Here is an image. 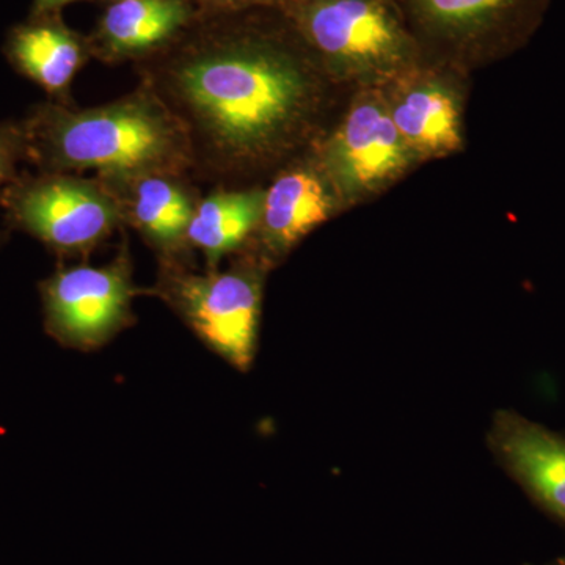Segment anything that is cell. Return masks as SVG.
<instances>
[{
	"label": "cell",
	"instance_id": "6da1fadb",
	"mask_svg": "<svg viewBox=\"0 0 565 565\" xmlns=\"http://www.w3.org/2000/svg\"><path fill=\"white\" fill-rule=\"evenodd\" d=\"M310 76L296 43L243 29L193 44L167 63L152 92L180 121L192 152L212 169L278 147L300 125Z\"/></svg>",
	"mask_w": 565,
	"mask_h": 565
},
{
	"label": "cell",
	"instance_id": "7a4b0ae2",
	"mask_svg": "<svg viewBox=\"0 0 565 565\" xmlns=\"http://www.w3.org/2000/svg\"><path fill=\"white\" fill-rule=\"evenodd\" d=\"M22 129L25 158L52 172L99 170L125 181L172 174L191 161L184 129L154 93L88 110L44 104Z\"/></svg>",
	"mask_w": 565,
	"mask_h": 565
},
{
	"label": "cell",
	"instance_id": "3957f363",
	"mask_svg": "<svg viewBox=\"0 0 565 565\" xmlns=\"http://www.w3.org/2000/svg\"><path fill=\"white\" fill-rule=\"evenodd\" d=\"M308 50L332 65L384 70L416 51L393 0H277Z\"/></svg>",
	"mask_w": 565,
	"mask_h": 565
},
{
	"label": "cell",
	"instance_id": "277c9868",
	"mask_svg": "<svg viewBox=\"0 0 565 565\" xmlns=\"http://www.w3.org/2000/svg\"><path fill=\"white\" fill-rule=\"evenodd\" d=\"M3 206L14 223L61 252H87L106 239L120 204L98 184L51 173L10 182Z\"/></svg>",
	"mask_w": 565,
	"mask_h": 565
},
{
	"label": "cell",
	"instance_id": "5b68a950",
	"mask_svg": "<svg viewBox=\"0 0 565 565\" xmlns=\"http://www.w3.org/2000/svg\"><path fill=\"white\" fill-rule=\"evenodd\" d=\"M416 43L456 54L514 50L535 31L552 0H393Z\"/></svg>",
	"mask_w": 565,
	"mask_h": 565
},
{
	"label": "cell",
	"instance_id": "8992f818",
	"mask_svg": "<svg viewBox=\"0 0 565 565\" xmlns=\"http://www.w3.org/2000/svg\"><path fill=\"white\" fill-rule=\"evenodd\" d=\"M167 299L212 351L237 370L255 356L262 285L252 270L234 267L222 274H172Z\"/></svg>",
	"mask_w": 565,
	"mask_h": 565
},
{
	"label": "cell",
	"instance_id": "52a82bcc",
	"mask_svg": "<svg viewBox=\"0 0 565 565\" xmlns=\"http://www.w3.org/2000/svg\"><path fill=\"white\" fill-rule=\"evenodd\" d=\"M52 332L63 343L95 349L131 318L132 286L125 258L106 267L61 270L43 288Z\"/></svg>",
	"mask_w": 565,
	"mask_h": 565
},
{
	"label": "cell",
	"instance_id": "ba28073f",
	"mask_svg": "<svg viewBox=\"0 0 565 565\" xmlns=\"http://www.w3.org/2000/svg\"><path fill=\"white\" fill-rule=\"evenodd\" d=\"M489 445L527 498L565 525V435L516 412L501 411L493 416Z\"/></svg>",
	"mask_w": 565,
	"mask_h": 565
},
{
	"label": "cell",
	"instance_id": "9c48e42d",
	"mask_svg": "<svg viewBox=\"0 0 565 565\" xmlns=\"http://www.w3.org/2000/svg\"><path fill=\"white\" fill-rule=\"evenodd\" d=\"M337 158L341 174L352 184H377L403 169L405 140L381 107L363 104L341 129Z\"/></svg>",
	"mask_w": 565,
	"mask_h": 565
},
{
	"label": "cell",
	"instance_id": "30bf717a",
	"mask_svg": "<svg viewBox=\"0 0 565 565\" xmlns=\"http://www.w3.org/2000/svg\"><path fill=\"white\" fill-rule=\"evenodd\" d=\"M10 62L52 95L65 92L84 63L76 36L54 21H32L10 33Z\"/></svg>",
	"mask_w": 565,
	"mask_h": 565
},
{
	"label": "cell",
	"instance_id": "8fae6325",
	"mask_svg": "<svg viewBox=\"0 0 565 565\" xmlns=\"http://www.w3.org/2000/svg\"><path fill=\"white\" fill-rule=\"evenodd\" d=\"M191 18L185 0H118L104 14V50L111 55L141 54L161 46Z\"/></svg>",
	"mask_w": 565,
	"mask_h": 565
},
{
	"label": "cell",
	"instance_id": "7c38bea8",
	"mask_svg": "<svg viewBox=\"0 0 565 565\" xmlns=\"http://www.w3.org/2000/svg\"><path fill=\"white\" fill-rule=\"evenodd\" d=\"M330 202L313 173L297 170L274 182L264 195L263 225L275 250H288L329 217Z\"/></svg>",
	"mask_w": 565,
	"mask_h": 565
},
{
	"label": "cell",
	"instance_id": "4fadbf2b",
	"mask_svg": "<svg viewBox=\"0 0 565 565\" xmlns=\"http://www.w3.org/2000/svg\"><path fill=\"white\" fill-rule=\"evenodd\" d=\"M263 202L259 192L215 193L193 211L185 239L202 248L210 266H214L258 225Z\"/></svg>",
	"mask_w": 565,
	"mask_h": 565
},
{
	"label": "cell",
	"instance_id": "5bb4252c",
	"mask_svg": "<svg viewBox=\"0 0 565 565\" xmlns=\"http://www.w3.org/2000/svg\"><path fill=\"white\" fill-rule=\"evenodd\" d=\"M132 182L131 215L141 233L163 250H174L188 236L191 199L167 174H145Z\"/></svg>",
	"mask_w": 565,
	"mask_h": 565
},
{
	"label": "cell",
	"instance_id": "9a60e30c",
	"mask_svg": "<svg viewBox=\"0 0 565 565\" xmlns=\"http://www.w3.org/2000/svg\"><path fill=\"white\" fill-rule=\"evenodd\" d=\"M403 139L418 150L448 152L460 143L459 117L451 96L437 88L411 93L393 114Z\"/></svg>",
	"mask_w": 565,
	"mask_h": 565
},
{
	"label": "cell",
	"instance_id": "2e32d148",
	"mask_svg": "<svg viewBox=\"0 0 565 565\" xmlns=\"http://www.w3.org/2000/svg\"><path fill=\"white\" fill-rule=\"evenodd\" d=\"M25 156L22 125H0V191L9 188L17 163Z\"/></svg>",
	"mask_w": 565,
	"mask_h": 565
},
{
	"label": "cell",
	"instance_id": "e0dca14e",
	"mask_svg": "<svg viewBox=\"0 0 565 565\" xmlns=\"http://www.w3.org/2000/svg\"><path fill=\"white\" fill-rule=\"evenodd\" d=\"M211 2L225 10H244L250 7L269 6L277 0H211Z\"/></svg>",
	"mask_w": 565,
	"mask_h": 565
},
{
	"label": "cell",
	"instance_id": "ac0fdd59",
	"mask_svg": "<svg viewBox=\"0 0 565 565\" xmlns=\"http://www.w3.org/2000/svg\"><path fill=\"white\" fill-rule=\"evenodd\" d=\"M68 2H73V0H35V14L41 17V14L50 13Z\"/></svg>",
	"mask_w": 565,
	"mask_h": 565
},
{
	"label": "cell",
	"instance_id": "d6986e66",
	"mask_svg": "<svg viewBox=\"0 0 565 565\" xmlns=\"http://www.w3.org/2000/svg\"><path fill=\"white\" fill-rule=\"evenodd\" d=\"M542 565H565V557H556V559L550 561V563Z\"/></svg>",
	"mask_w": 565,
	"mask_h": 565
}]
</instances>
